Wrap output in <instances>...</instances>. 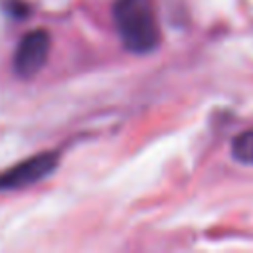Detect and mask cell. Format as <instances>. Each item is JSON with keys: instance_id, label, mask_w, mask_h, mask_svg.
<instances>
[{"instance_id": "1", "label": "cell", "mask_w": 253, "mask_h": 253, "mask_svg": "<svg viewBox=\"0 0 253 253\" xmlns=\"http://www.w3.org/2000/svg\"><path fill=\"white\" fill-rule=\"evenodd\" d=\"M113 22L123 45L132 53H148L160 42L152 0H115Z\"/></svg>"}, {"instance_id": "2", "label": "cell", "mask_w": 253, "mask_h": 253, "mask_svg": "<svg viewBox=\"0 0 253 253\" xmlns=\"http://www.w3.org/2000/svg\"><path fill=\"white\" fill-rule=\"evenodd\" d=\"M49 34L42 28L28 32L16 45L14 51V71L20 77H34L49 55Z\"/></svg>"}, {"instance_id": "3", "label": "cell", "mask_w": 253, "mask_h": 253, "mask_svg": "<svg viewBox=\"0 0 253 253\" xmlns=\"http://www.w3.org/2000/svg\"><path fill=\"white\" fill-rule=\"evenodd\" d=\"M57 164V154L55 152H42L36 154L20 164H16L14 168L6 170L0 174V190H16V188H24L30 186L38 180H42L43 176H47Z\"/></svg>"}, {"instance_id": "4", "label": "cell", "mask_w": 253, "mask_h": 253, "mask_svg": "<svg viewBox=\"0 0 253 253\" xmlns=\"http://www.w3.org/2000/svg\"><path fill=\"white\" fill-rule=\"evenodd\" d=\"M231 156L241 164L253 166V128L239 132L231 140Z\"/></svg>"}]
</instances>
